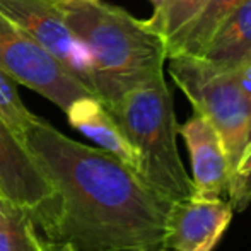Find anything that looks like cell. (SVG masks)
Listing matches in <instances>:
<instances>
[{
	"instance_id": "6da1fadb",
	"label": "cell",
	"mask_w": 251,
	"mask_h": 251,
	"mask_svg": "<svg viewBox=\"0 0 251 251\" xmlns=\"http://www.w3.org/2000/svg\"><path fill=\"white\" fill-rule=\"evenodd\" d=\"M24 146L53 188L29 212L48 251L162 248L173 200L111 152L69 139L38 118Z\"/></svg>"
},
{
	"instance_id": "7a4b0ae2",
	"label": "cell",
	"mask_w": 251,
	"mask_h": 251,
	"mask_svg": "<svg viewBox=\"0 0 251 251\" xmlns=\"http://www.w3.org/2000/svg\"><path fill=\"white\" fill-rule=\"evenodd\" d=\"M56 5L89 55L94 96L104 106L164 74L166 43L147 19L101 0H56Z\"/></svg>"
},
{
	"instance_id": "3957f363",
	"label": "cell",
	"mask_w": 251,
	"mask_h": 251,
	"mask_svg": "<svg viewBox=\"0 0 251 251\" xmlns=\"http://www.w3.org/2000/svg\"><path fill=\"white\" fill-rule=\"evenodd\" d=\"M139 154V173L157 192L176 201L195 195L179 157L175 101L164 74L106 106Z\"/></svg>"
},
{
	"instance_id": "277c9868",
	"label": "cell",
	"mask_w": 251,
	"mask_h": 251,
	"mask_svg": "<svg viewBox=\"0 0 251 251\" xmlns=\"http://www.w3.org/2000/svg\"><path fill=\"white\" fill-rule=\"evenodd\" d=\"M168 60L175 84L221 137L231 168L229 201L234 210H245L251 201L243 186V166L251 146V111L238 72L215 69L199 56Z\"/></svg>"
},
{
	"instance_id": "5b68a950",
	"label": "cell",
	"mask_w": 251,
	"mask_h": 251,
	"mask_svg": "<svg viewBox=\"0 0 251 251\" xmlns=\"http://www.w3.org/2000/svg\"><path fill=\"white\" fill-rule=\"evenodd\" d=\"M0 70L36 91L63 113L74 101L94 96L29 34L0 16Z\"/></svg>"
},
{
	"instance_id": "8992f818",
	"label": "cell",
	"mask_w": 251,
	"mask_h": 251,
	"mask_svg": "<svg viewBox=\"0 0 251 251\" xmlns=\"http://www.w3.org/2000/svg\"><path fill=\"white\" fill-rule=\"evenodd\" d=\"M0 16L29 34L94 94L89 55L67 27L56 0H0Z\"/></svg>"
},
{
	"instance_id": "52a82bcc",
	"label": "cell",
	"mask_w": 251,
	"mask_h": 251,
	"mask_svg": "<svg viewBox=\"0 0 251 251\" xmlns=\"http://www.w3.org/2000/svg\"><path fill=\"white\" fill-rule=\"evenodd\" d=\"M234 207L226 199L192 195L173 201L162 248L171 251H212L227 229Z\"/></svg>"
},
{
	"instance_id": "ba28073f",
	"label": "cell",
	"mask_w": 251,
	"mask_h": 251,
	"mask_svg": "<svg viewBox=\"0 0 251 251\" xmlns=\"http://www.w3.org/2000/svg\"><path fill=\"white\" fill-rule=\"evenodd\" d=\"M192 159V183L201 199H226L231 193V168L222 140L203 115L193 111L190 120L178 125Z\"/></svg>"
},
{
	"instance_id": "9c48e42d",
	"label": "cell",
	"mask_w": 251,
	"mask_h": 251,
	"mask_svg": "<svg viewBox=\"0 0 251 251\" xmlns=\"http://www.w3.org/2000/svg\"><path fill=\"white\" fill-rule=\"evenodd\" d=\"M0 193L9 203L33 212L53 188L27 147L0 120Z\"/></svg>"
},
{
	"instance_id": "30bf717a",
	"label": "cell",
	"mask_w": 251,
	"mask_h": 251,
	"mask_svg": "<svg viewBox=\"0 0 251 251\" xmlns=\"http://www.w3.org/2000/svg\"><path fill=\"white\" fill-rule=\"evenodd\" d=\"M65 115L70 125L96 142L100 149L111 152L120 161L139 173V154L128 142L108 108L96 96H86L74 101Z\"/></svg>"
},
{
	"instance_id": "8fae6325",
	"label": "cell",
	"mask_w": 251,
	"mask_h": 251,
	"mask_svg": "<svg viewBox=\"0 0 251 251\" xmlns=\"http://www.w3.org/2000/svg\"><path fill=\"white\" fill-rule=\"evenodd\" d=\"M199 58L221 70H236L251 60V0L222 21Z\"/></svg>"
},
{
	"instance_id": "7c38bea8",
	"label": "cell",
	"mask_w": 251,
	"mask_h": 251,
	"mask_svg": "<svg viewBox=\"0 0 251 251\" xmlns=\"http://www.w3.org/2000/svg\"><path fill=\"white\" fill-rule=\"evenodd\" d=\"M243 0H203L195 16L166 41L168 58L200 56L222 21Z\"/></svg>"
},
{
	"instance_id": "4fadbf2b",
	"label": "cell",
	"mask_w": 251,
	"mask_h": 251,
	"mask_svg": "<svg viewBox=\"0 0 251 251\" xmlns=\"http://www.w3.org/2000/svg\"><path fill=\"white\" fill-rule=\"evenodd\" d=\"M0 251H47L29 212L9 201L0 210Z\"/></svg>"
},
{
	"instance_id": "5bb4252c",
	"label": "cell",
	"mask_w": 251,
	"mask_h": 251,
	"mask_svg": "<svg viewBox=\"0 0 251 251\" xmlns=\"http://www.w3.org/2000/svg\"><path fill=\"white\" fill-rule=\"evenodd\" d=\"M19 84L3 70H0V120L16 133L24 144V137L31 125L38 120L36 115L26 108L19 96Z\"/></svg>"
},
{
	"instance_id": "9a60e30c",
	"label": "cell",
	"mask_w": 251,
	"mask_h": 251,
	"mask_svg": "<svg viewBox=\"0 0 251 251\" xmlns=\"http://www.w3.org/2000/svg\"><path fill=\"white\" fill-rule=\"evenodd\" d=\"M203 0H164L162 7L147 19L149 26L164 43L197 14Z\"/></svg>"
},
{
	"instance_id": "2e32d148",
	"label": "cell",
	"mask_w": 251,
	"mask_h": 251,
	"mask_svg": "<svg viewBox=\"0 0 251 251\" xmlns=\"http://www.w3.org/2000/svg\"><path fill=\"white\" fill-rule=\"evenodd\" d=\"M243 185H245L246 193L251 199V149L245 159V166H243Z\"/></svg>"
},
{
	"instance_id": "e0dca14e",
	"label": "cell",
	"mask_w": 251,
	"mask_h": 251,
	"mask_svg": "<svg viewBox=\"0 0 251 251\" xmlns=\"http://www.w3.org/2000/svg\"><path fill=\"white\" fill-rule=\"evenodd\" d=\"M149 2L154 5V12H157V10L162 7V3H164V0H149Z\"/></svg>"
},
{
	"instance_id": "ac0fdd59",
	"label": "cell",
	"mask_w": 251,
	"mask_h": 251,
	"mask_svg": "<svg viewBox=\"0 0 251 251\" xmlns=\"http://www.w3.org/2000/svg\"><path fill=\"white\" fill-rule=\"evenodd\" d=\"M5 199H3V197H2V193H0V210H2V208H3V205H5Z\"/></svg>"
},
{
	"instance_id": "d6986e66",
	"label": "cell",
	"mask_w": 251,
	"mask_h": 251,
	"mask_svg": "<svg viewBox=\"0 0 251 251\" xmlns=\"http://www.w3.org/2000/svg\"><path fill=\"white\" fill-rule=\"evenodd\" d=\"M147 251H171V250H166V248H157V250H147Z\"/></svg>"
},
{
	"instance_id": "ffe728a7",
	"label": "cell",
	"mask_w": 251,
	"mask_h": 251,
	"mask_svg": "<svg viewBox=\"0 0 251 251\" xmlns=\"http://www.w3.org/2000/svg\"><path fill=\"white\" fill-rule=\"evenodd\" d=\"M126 251H133V250H126Z\"/></svg>"
},
{
	"instance_id": "44dd1931",
	"label": "cell",
	"mask_w": 251,
	"mask_h": 251,
	"mask_svg": "<svg viewBox=\"0 0 251 251\" xmlns=\"http://www.w3.org/2000/svg\"><path fill=\"white\" fill-rule=\"evenodd\" d=\"M47 251H48V250H47Z\"/></svg>"
}]
</instances>
